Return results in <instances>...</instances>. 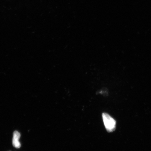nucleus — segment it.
I'll return each instance as SVG.
<instances>
[{
	"label": "nucleus",
	"mask_w": 151,
	"mask_h": 151,
	"mask_svg": "<svg viewBox=\"0 0 151 151\" xmlns=\"http://www.w3.org/2000/svg\"><path fill=\"white\" fill-rule=\"evenodd\" d=\"M20 134L17 131H15L13 134V137L12 139V144L15 148H20L21 147V144L19 139L20 138Z\"/></svg>",
	"instance_id": "f03ea898"
},
{
	"label": "nucleus",
	"mask_w": 151,
	"mask_h": 151,
	"mask_svg": "<svg viewBox=\"0 0 151 151\" xmlns=\"http://www.w3.org/2000/svg\"><path fill=\"white\" fill-rule=\"evenodd\" d=\"M102 118L104 124L107 131L109 132L114 131L116 128V121L105 113H103Z\"/></svg>",
	"instance_id": "f257e3e1"
}]
</instances>
